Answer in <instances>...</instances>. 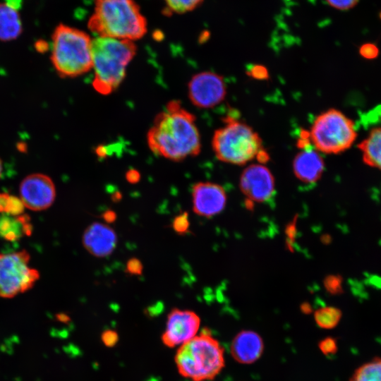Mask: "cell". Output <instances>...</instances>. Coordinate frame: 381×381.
<instances>
[{
	"instance_id": "1",
	"label": "cell",
	"mask_w": 381,
	"mask_h": 381,
	"mask_svg": "<svg viewBox=\"0 0 381 381\" xmlns=\"http://www.w3.org/2000/svg\"><path fill=\"white\" fill-rule=\"evenodd\" d=\"M147 143L155 155L171 161L198 155L201 141L195 116L179 101H170L155 117Z\"/></svg>"
},
{
	"instance_id": "2",
	"label": "cell",
	"mask_w": 381,
	"mask_h": 381,
	"mask_svg": "<svg viewBox=\"0 0 381 381\" xmlns=\"http://www.w3.org/2000/svg\"><path fill=\"white\" fill-rule=\"evenodd\" d=\"M136 50L129 40L99 36L92 40V86L98 93L109 95L121 85Z\"/></svg>"
},
{
	"instance_id": "3",
	"label": "cell",
	"mask_w": 381,
	"mask_h": 381,
	"mask_svg": "<svg viewBox=\"0 0 381 381\" xmlns=\"http://www.w3.org/2000/svg\"><path fill=\"white\" fill-rule=\"evenodd\" d=\"M88 28L99 37L134 41L147 32V21L134 0H95Z\"/></svg>"
},
{
	"instance_id": "4",
	"label": "cell",
	"mask_w": 381,
	"mask_h": 381,
	"mask_svg": "<svg viewBox=\"0 0 381 381\" xmlns=\"http://www.w3.org/2000/svg\"><path fill=\"white\" fill-rule=\"evenodd\" d=\"M51 62L61 78H75L92 68L91 44L88 34L60 24L52 36Z\"/></svg>"
},
{
	"instance_id": "5",
	"label": "cell",
	"mask_w": 381,
	"mask_h": 381,
	"mask_svg": "<svg viewBox=\"0 0 381 381\" xmlns=\"http://www.w3.org/2000/svg\"><path fill=\"white\" fill-rule=\"evenodd\" d=\"M175 362L179 372L193 381L214 378L224 366V349L209 330L179 346Z\"/></svg>"
},
{
	"instance_id": "6",
	"label": "cell",
	"mask_w": 381,
	"mask_h": 381,
	"mask_svg": "<svg viewBox=\"0 0 381 381\" xmlns=\"http://www.w3.org/2000/svg\"><path fill=\"white\" fill-rule=\"evenodd\" d=\"M224 122V125L214 131L212 140L217 158L224 162L243 165L257 157L263 149L258 133L232 116L226 117Z\"/></svg>"
},
{
	"instance_id": "7",
	"label": "cell",
	"mask_w": 381,
	"mask_h": 381,
	"mask_svg": "<svg viewBox=\"0 0 381 381\" xmlns=\"http://www.w3.org/2000/svg\"><path fill=\"white\" fill-rule=\"evenodd\" d=\"M309 134L317 150L326 154L344 152L352 145L357 135L353 121L334 109L319 114Z\"/></svg>"
},
{
	"instance_id": "8",
	"label": "cell",
	"mask_w": 381,
	"mask_h": 381,
	"mask_svg": "<svg viewBox=\"0 0 381 381\" xmlns=\"http://www.w3.org/2000/svg\"><path fill=\"white\" fill-rule=\"evenodd\" d=\"M29 260L26 250L0 253V297L12 298L33 286L40 274L28 266Z\"/></svg>"
},
{
	"instance_id": "9",
	"label": "cell",
	"mask_w": 381,
	"mask_h": 381,
	"mask_svg": "<svg viewBox=\"0 0 381 381\" xmlns=\"http://www.w3.org/2000/svg\"><path fill=\"white\" fill-rule=\"evenodd\" d=\"M188 94L193 105L201 109L212 108L220 104L226 95L222 76L212 71L194 75L188 84Z\"/></svg>"
},
{
	"instance_id": "10",
	"label": "cell",
	"mask_w": 381,
	"mask_h": 381,
	"mask_svg": "<svg viewBox=\"0 0 381 381\" xmlns=\"http://www.w3.org/2000/svg\"><path fill=\"white\" fill-rule=\"evenodd\" d=\"M200 325L193 311L174 308L167 316L162 341L169 347H179L198 335Z\"/></svg>"
},
{
	"instance_id": "11",
	"label": "cell",
	"mask_w": 381,
	"mask_h": 381,
	"mask_svg": "<svg viewBox=\"0 0 381 381\" xmlns=\"http://www.w3.org/2000/svg\"><path fill=\"white\" fill-rule=\"evenodd\" d=\"M19 190L24 206L35 211L48 208L56 197L55 186L52 179L40 173L27 176L21 181Z\"/></svg>"
},
{
	"instance_id": "12",
	"label": "cell",
	"mask_w": 381,
	"mask_h": 381,
	"mask_svg": "<svg viewBox=\"0 0 381 381\" xmlns=\"http://www.w3.org/2000/svg\"><path fill=\"white\" fill-rule=\"evenodd\" d=\"M239 186L250 200L263 202L271 198L274 190V179L268 168L262 164H251L240 177Z\"/></svg>"
},
{
	"instance_id": "13",
	"label": "cell",
	"mask_w": 381,
	"mask_h": 381,
	"mask_svg": "<svg viewBox=\"0 0 381 381\" xmlns=\"http://www.w3.org/2000/svg\"><path fill=\"white\" fill-rule=\"evenodd\" d=\"M193 210L200 216L210 217L223 210L226 195L224 189L219 184L211 182H199L192 188Z\"/></svg>"
},
{
	"instance_id": "14",
	"label": "cell",
	"mask_w": 381,
	"mask_h": 381,
	"mask_svg": "<svg viewBox=\"0 0 381 381\" xmlns=\"http://www.w3.org/2000/svg\"><path fill=\"white\" fill-rule=\"evenodd\" d=\"M83 243L93 256L107 257L112 253L117 244V236L114 229L105 224L94 222L84 231Z\"/></svg>"
},
{
	"instance_id": "15",
	"label": "cell",
	"mask_w": 381,
	"mask_h": 381,
	"mask_svg": "<svg viewBox=\"0 0 381 381\" xmlns=\"http://www.w3.org/2000/svg\"><path fill=\"white\" fill-rule=\"evenodd\" d=\"M231 354L241 364H250L258 360L263 353L264 343L255 332L243 330L238 332L231 344Z\"/></svg>"
},
{
	"instance_id": "16",
	"label": "cell",
	"mask_w": 381,
	"mask_h": 381,
	"mask_svg": "<svg viewBox=\"0 0 381 381\" xmlns=\"http://www.w3.org/2000/svg\"><path fill=\"white\" fill-rule=\"evenodd\" d=\"M322 157L317 150L307 147L303 149L293 161L294 173L302 182L313 183L319 180L324 171Z\"/></svg>"
},
{
	"instance_id": "17",
	"label": "cell",
	"mask_w": 381,
	"mask_h": 381,
	"mask_svg": "<svg viewBox=\"0 0 381 381\" xmlns=\"http://www.w3.org/2000/svg\"><path fill=\"white\" fill-rule=\"evenodd\" d=\"M23 32L17 6L9 2H0V41L17 39Z\"/></svg>"
},
{
	"instance_id": "18",
	"label": "cell",
	"mask_w": 381,
	"mask_h": 381,
	"mask_svg": "<svg viewBox=\"0 0 381 381\" xmlns=\"http://www.w3.org/2000/svg\"><path fill=\"white\" fill-rule=\"evenodd\" d=\"M358 147L367 165L381 170V127L373 128Z\"/></svg>"
},
{
	"instance_id": "19",
	"label": "cell",
	"mask_w": 381,
	"mask_h": 381,
	"mask_svg": "<svg viewBox=\"0 0 381 381\" xmlns=\"http://www.w3.org/2000/svg\"><path fill=\"white\" fill-rule=\"evenodd\" d=\"M28 215L12 218L7 215L0 217V235L8 241L18 239L22 234L30 235L32 226Z\"/></svg>"
},
{
	"instance_id": "20",
	"label": "cell",
	"mask_w": 381,
	"mask_h": 381,
	"mask_svg": "<svg viewBox=\"0 0 381 381\" xmlns=\"http://www.w3.org/2000/svg\"><path fill=\"white\" fill-rule=\"evenodd\" d=\"M349 381H381V358H375L361 365Z\"/></svg>"
},
{
	"instance_id": "21",
	"label": "cell",
	"mask_w": 381,
	"mask_h": 381,
	"mask_svg": "<svg viewBox=\"0 0 381 381\" xmlns=\"http://www.w3.org/2000/svg\"><path fill=\"white\" fill-rule=\"evenodd\" d=\"M341 311L334 307H324L317 310L314 314L316 324L322 329L335 327L341 318Z\"/></svg>"
},
{
	"instance_id": "22",
	"label": "cell",
	"mask_w": 381,
	"mask_h": 381,
	"mask_svg": "<svg viewBox=\"0 0 381 381\" xmlns=\"http://www.w3.org/2000/svg\"><path fill=\"white\" fill-rule=\"evenodd\" d=\"M169 13H184L196 8L203 0H164Z\"/></svg>"
},
{
	"instance_id": "23",
	"label": "cell",
	"mask_w": 381,
	"mask_h": 381,
	"mask_svg": "<svg viewBox=\"0 0 381 381\" xmlns=\"http://www.w3.org/2000/svg\"><path fill=\"white\" fill-rule=\"evenodd\" d=\"M189 225L188 214L186 212L177 215L172 223L174 230L179 234H186L188 231Z\"/></svg>"
},
{
	"instance_id": "24",
	"label": "cell",
	"mask_w": 381,
	"mask_h": 381,
	"mask_svg": "<svg viewBox=\"0 0 381 381\" xmlns=\"http://www.w3.org/2000/svg\"><path fill=\"white\" fill-rule=\"evenodd\" d=\"M24 207L20 198L10 195L5 212L11 215H19L23 212Z\"/></svg>"
},
{
	"instance_id": "25",
	"label": "cell",
	"mask_w": 381,
	"mask_h": 381,
	"mask_svg": "<svg viewBox=\"0 0 381 381\" xmlns=\"http://www.w3.org/2000/svg\"><path fill=\"white\" fill-rule=\"evenodd\" d=\"M324 284L329 293L332 294H339L341 291V279L339 276L329 275L324 281Z\"/></svg>"
},
{
	"instance_id": "26",
	"label": "cell",
	"mask_w": 381,
	"mask_h": 381,
	"mask_svg": "<svg viewBox=\"0 0 381 381\" xmlns=\"http://www.w3.org/2000/svg\"><path fill=\"white\" fill-rule=\"evenodd\" d=\"M319 349L325 355L333 354L337 351V344L334 339L327 337L319 343Z\"/></svg>"
},
{
	"instance_id": "27",
	"label": "cell",
	"mask_w": 381,
	"mask_h": 381,
	"mask_svg": "<svg viewBox=\"0 0 381 381\" xmlns=\"http://www.w3.org/2000/svg\"><path fill=\"white\" fill-rule=\"evenodd\" d=\"M326 2L332 8L346 11L353 8L359 0H325Z\"/></svg>"
},
{
	"instance_id": "28",
	"label": "cell",
	"mask_w": 381,
	"mask_h": 381,
	"mask_svg": "<svg viewBox=\"0 0 381 381\" xmlns=\"http://www.w3.org/2000/svg\"><path fill=\"white\" fill-rule=\"evenodd\" d=\"M359 52L363 57L373 59L377 56L379 50L374 44L365 43L361 47Z\"/></svg>"
},
{
	"instance_id": "29",
	"label": "cell",
	"mask_w": 381,
	"mask_h": 381,
	"mask_svg": "<svg viewBox=\"0 0 381 381\" xmlns=\"http://www.w3.org/2000/svg\"><path fill=\"white\" fill-rule=\"evenodd\" d=\"M101 337L104 344L108 347H113L119 341L117 332L112 329L104 330Z\"/></svg>"
},
{
	"instance_id": "30",
	"label": "cell",
	"mask_w": 381,
	"mask_h": 381,
	"mask_svg": "<svg viewBox=\"0 0 381 381\" xmlns=\"http://www.w3.org/2000/svg\"><path fill=\"white\" fill-rule=\"evenodd\" d=\"M126 271L131 274H141L143 272L142 262L135 258H131L126 263Z\"/></svg>"
},
{
	"instance_id": "31",
	"label": "cell",
	"mask_w": 381,
	"mask_h": 381,
	"mask_svg": "<svg viewBox=\"0 0 381 381\" xmlns=\"http://www.w3.org/2000/svg\"><path fill=\"white\" fill-rule=\"evenodd\" d=\"M248 75L251 77L262 80L268 77V72L265 67L260 65H255L248 70Z\"/></svg>"
},
{
	"instance_id": "32",
	"label": "cell",
	"mask_w": 381,
	"mask_h": 381,
	"mask_svg": "<svg viewBox=\"0 0 381 381\" xmlns=\"http://www.w3.org/2000/svg\"><path fill=\"white\" fill-rule=\"evenodd\" d=\"M34 47L37 52L43 54L49 49L50 45L44 40H38L35 42Z\"/></svg>"
},
{
	"instance_id": "33",
	"label": "cell",
	"mask_w": 381,
	"mask_h": 381,
	"mask_svg": "<svg viewBox=\"0 0 381 381\" xmlns=\"http://www.w3.org/2000/svg\"><path fill=\"white\" fill-rule=\"evenodd\" d=\"M102 218L107 223H113L116 219L114 211L108 210L102 214Z\"/></svg>"
},
{
	"instance_id": "34",
	"label": "cell",
	"mask_w": 381,
	"mask_h": 381,
	"mask_svg": "<svg viewBox=\"0 0 381 381\" xmlns=\"http://www.w3.org/2000/svg\"><path fill=\"white\" fill-rule=\"evenodd\" d=\"M163 309V306L162 303H157L155 306H152L147 308V313L150 316H155L159 314Z\"/></svg>"
},
{
	"instance_id": "35",
	"label": "cell",
	"mask_w": 381,
	"mask_h": 381,
	"mask_svg": "<svg viewBox=\"0 0 381 381\" xmlns=\"http://www.w3.org/2000/svg\"><path fill=\"white\" fill-rule=\"evenodd\" d=\"M10 195L0 193V212H5Z\"/></svg>"
},
{
	"instance_id": "36",
	"label": "cell",
	"mask_w": 381,
	"mask_h": 381,
	"mask_svg": "<svg viewBox=\"0 0 381 381\" xmlns=\"http://www.w3.org/2000/svg\"><path fill=\"white\" fill-rule=\"evenodd\" d=\"M126 179L131 183H135L140 180V174L135 170H131L126 174Z\"/></svg>"
},
{
	"instance_id": "37",
	"label": "cell",
	"mask_w": 381,
	"mask_h": 381,
	"mask_svg": "<svg viewBox=\"0 0 381 381\" xmlns=\"http://www.w3.org/2000/svg\"><path fill=\"white\" fill-rule=\"evenodd\" d=\"M121 198H122L121 194L119 192H116L112 195V201L118 202L121 199Z\"/></svg>"
},
{
	"instance_id": "38",
	"label": "cell",
	"mask_w": 381,
	"mask_h": 381,
	"mask_svg": "<svg viewBox=\"0 0 381 381\" xmlns=\"http://www.w3.org/2000/svg\"><path fill=\"white\" fill-rule=\"evenodd\" d=\"M301 310L305 313H310V306L308 303H303L301 306Z\"/></svg>"
},
{
	"instance_id": "39",
	"label": "cell",
	"mask_w": 381,
	"mask_h": 381,
	"mask_svg": "<svg viewBox=\"0 0 381 381\" xmlns=\"http://www.w3.org/2000/svg\"><path fill=\"white\" fill-rule=\"evenodd\" d=\"M58 319L61 320V322H67L69 318L68 315L65 314H60V315H58Z\"/></svg>"
},
{
	"instance_id": "40",
	"label": "cell",
	"mask_w": 381,
	"mask_h": 381,
	"mask_svg": "<svg viewBox=\"0 0 381 381\" xmlns=\"http://www.w3.org/2000/svg\"><path fill=\"white\" fill-rule=\"evenodd\" d=\"M2 171H3V163H2V161L0 158V178H1V174H2Z\"/></svg>"
}]
</instances>
